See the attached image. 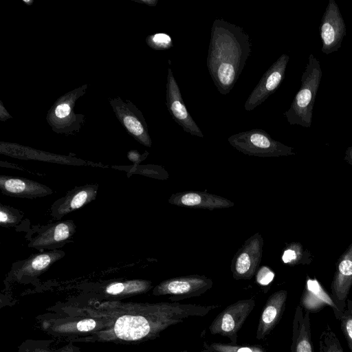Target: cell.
<instances>
[{
	"label": "cell",
	"instance_id": "obj_1",
	"mask_svg": "<svg viewBox=\"0 0 352 352\" xmlns=\"http://www.w3.org/2000/svg\"><path fill=\"white\" fill-rule=\"evenodd\" d=\"M250 38L242 28L223 19H216L211 27L206 64L220 94L230 93L251 55Z\"/></svg>",
	"mask_w": 352,
	"mask_h": 352
},
{
	"label": "cell",
	"instance_id": "obj_2",
	"mask_svg": "<svg viewBox=\"0 0 352 352\" xmlns=\"http://www.w3.org/2000/svg\"><path fill=\"white\" fill-rule=\"evenodd\" d=\"M218 305L160 302L138 306L132 314L124 315L115 322L116 336L126 341L156 337L170 326L193 316H204Z\"/></svg>",
	"mask_w": 352,
	"mask_h": 352
},
{
	"label": "cell",
	"instance_id": "obj_3",
	"mask_svg": "<svg viewBox=\"0 0 352 352\" xmlns=\"http://www.w3.org/2000/svg\"><path fill=\"white\" fill-rule=\"evenodd\" d=\"M321 78L322 69L320 62L311 54L301 77L300 88L290 107L284 113L290 124H298L306 128L311 126L315 98Z\"/></svg>",
	"mask_w": 352,
	"mask_h": 352
},
{
	"label": "cell",
	"instance_id": "obj_4",
	"mask_svg": "<svg viewBox=\"0 0 352 352\" xmlns=\"http://www.w3.org/2000/svg\"><path fill=\"white\" fill-rule=\"evenodd\" d=\"M234 148L245 155L271 157L294 155L293 148L274 140L263 129H252L234 134L228 138Z\"/></svg>",
	"mask_w": 352,
	"mask_h": 352
},
{
	"label": "cell",
	"instance_id": "obj_5",
	"mask_svg": "<svg viewBox=\"0 0 352 352\" xmlns=\"http://www.w3.org/2000/svg\"><path fill=\"white\" fill-rule=\"evenodd\" d=\"M254 299L239 300L223 310L209 327L212 335L229 338L234 343L236 334L255 306Z\"/></svg>",
	"mask_w": 352,
	"mask_h": 352
},
{
	"label": "cell",
	"instance_id": "obj_6",
	"mask_svg": "<svg viewBox=\"0 0 352 352\" xmlns=\"http://www.w3.org/2000/svg\"><path fill=\"white\" fill-rule=\"evenodd\" d=\"M263 239L256 232L248 238L234 255L231 272L236 280L251 279L256 273L262 258Z\"/></svg>",
	"mask_w": 352,
	"mask_h": 352
},
{
	"label": "cell",
	"instance_id": "obj_7",
	"mask_svg": "<svg viewBox=\"0 0 352 352\" xmlns=\"http://www.w3.org/2000/svg\"><path fill=\"white\" fill-rule=\"evenodd\" d=\"M212 280L204 275H189L165 280L153 289L156 296L170 295V299L199 296L212 287Z\"/></svg>",
	"mask_w": 352,
	"mask_h": 352
},
{
	"label": "cell",
	"instance_id": "obj_8",
	"mask_svg": "<svg viewBox=\"0 0 352 352\" xmlns=\"http://www.w3.org/2000/svg\"><path fill=\"white\" fill-rule=\"evenodd\" d=\"M289 60L287 54H282L265 72L245 101V110H253L277 89L285 78Z\"/></svg>",
	"mask_w": 352,
	"mask_h": 352
},
{
	"label": "cell",
	"instance_id": "obj_9",
	"mask_svg": "<svg viewBox=\"0 0 352 352\" xmlns=\"http://www.w3.org/2000/svg\"><path fill=\"white\" fill-rule=\"evenodd\" d=\"M346 33V25L338 4L334 0H329L320 25L322 52L328 55L338 51Z\"/></svg>",
	"mask_w": 352,
	"mask_h": 352
},
{
	"label": "cell",
	"instance_id": "obj_10",
	"mask_svg": "<svg viewBox=\"0 0 352 352\" xmlns=\"http://www.w3.org/2000/svg\"><path fill=\"white\" fill-rule=\"evenodd\" d=\"M166 104L174 121L181 126L185 132L204 138L202 131L186 107L179 87L170 67L168 69Z\"/></svg>",
	"mask_w": 352,
	"mask_h": 352
},
{
	"label": "cell",
	"instance_id": "obj_11",
	"mask_svg": "<svg viewBox=\"0 0 352 352\" xmlns=\"http://www.w3.org/2000/svg\"><path fill=\"white\" fill-rule=\"evenodd\" d=\"M351 286L352 243L338 260L331 285V296L338 309L340 318L344 310Z\"/></svg>",
	"mask_w": 352,
	"mask_h": 352
},
{
	"label": "cell",
	"instance_id": "obj_12",
	"mask_svg": "<svg viewBox=\"0 0 352 352\" xmlns=\"http://www.w3.org/2000/svg\"><path fill=\"white\" fill-rule=\"evenodd\" d=\"M168 202L172 205L190 208H202L210 210L228 208L234 206V203L221 196L207 192L188 190L174 193Z\"/></svg>",
	"mask_w": 352,
	"mask_h": 352
},
{
	"label": "cell",
	"instance_id": "obj_13",
	"mask_svg": "<svg viewBox=\"0 0 352 352\" xmlns=\"http://www.w3.org/2000/svg\"><path fill=\"white\" fill-rule=\"evenodd\" d=\"M98 188V184H86L74 188L52 205V215L56 219H60L85 206L96 199Z\"/></svg>",
	"mask_w": 352,
	"mask_h": 352
},
{
	"label": "cell",
	"instance_id": "obj_14",
	"mask_svg": "<svg viewBox=\"0 0 352 352\" xmlns=\"http://www.w3.org/2000/svg\"><path fill=\"white\" fill-rule=\"evenodd\" d=\"M0 189L2 193L8 196L32 199L52 193V189L37 182L6 175L0 176Z\"/></svg>",
	"mask_w": 352,
	"mask_h": 352
},
{
	"label": "cell",
	"instance_id": "obj_15",
	"mask_svg": "<svg viewBox=\"0 0 352 352\" xmlns=\"http://www.w3.org/2000/svg\"><path fill=\"white\" fill-rule=\"evenodd\" d=\"M76 232L72 220L58 221L50 225L36 236L29 246L39 250L52 248L65 243Z\"/></svg>",
	"mask_w": 352,
	"mask_h": 352
},
{
	"label": "cell",
	"instance_id": "obj_16",
	"mask_svg": "<svg viewBox=\"0 0 352 352\" xmlns=\"http://www.w3.org/2000/svg\"><path fill=\"white\" fill-rule=\"evenodd\" d=\"M287 292L279 290L267 299L261 313L256 331V338L260 340L267 336L280 320L285 310Z\"/></svg>",
	"mask_w": 352,
	"mask_h": 352
},
{
	"label": "cell",
	"instance_id": "obj_17",
	"mask_svg": "<svg viewBox=\"0 0 352 352\" xmlns=\"http://www.w3.org/2000/svg\"><path fill=\"white\" fill-rule=\"evenodd\" d=\"M121 104L120 107H114L120 122L139 142L151 147L152 142L147 124L141 112L133 104L129 106L121 102Z\"/></svg>",
	"mask_w": 352,
	"mask_h": 352
},
{
	"label": "cell",
	"instance_id": "obj_18",
	"mask_svg": "<svg viewBox=\"0 0 352 352\" xmlns=\"http://www.w3.org/2000/svg\"><path fill=\"white\" fill-rule=\"evenodd\" d=\"M299 305L309 312H316L327 305L330 306L333 310L336 318L338 320L340 319L339 313L331 296L316 278H307Z\"/></svg>",
	"mask_w": 352,
	"mask_h": 352
},
{
	"label": "cell",
	"instance_id": "obj_19",
	"mask_svg": "<svg viewBox=\"0 0 352 352\" xmlns=\"http://www.w3.org/2000/svg\"><path fill=\"white\" fill-rule=\"evenodd\" d=\"M309 313L300 305L296 308L292 325L291 352H314Z\"/></svg>",
	"mask_w": 352,
	"mask_h": 352
},
{
	"label": "cell",
	"instance_id": "obj_20",
	"mask_svg": "<svg viewBox=\"0 0 352 352\" xmlns=\"http://www.w3.org/2000/svg\"><path fill=\"white\" fill-rule=\"evenodd\" d=\"M64 252L54 250L32 255L23 261L16 272L22 276H34L44 272L53 263L63 257Z\"/></svg>",
	"mask_w": 352,
	"mask_h": 352
},
{
	"label": "cell",
	"instance_id": "obj_21",
	"mask_svg": "<svg viewBox=\"0 0 352 352\" xmlns=\"http://www.w3.org/2000/svg\"><path fill=\"white\" fill-rule=\"evenodd\" d=\"M151 287V283L146 280L115 282L106 287L105 292L110 295L137 294L145 292L149 290Z\"/></svg>",
	"mask_w": 352,
	"mask_h": 352
},
{
	"label": "cell",
	"instance_id": "obj_22",
	"mask_svg": "<svg viewBox=\"0 0 352 352\" xmlns=\"http://www.w3.org/2000/svg\"><path fill=\"white\" fill-rule=\"evenodd\" d=\"M308 252L303 249L301 243L292 242L283 250L281 259L283 263L289 265L308 264L311 261Z\"/></svg>",
	"mask_w": 352,
	"mask_h": 352
},
{
	"label": "cell",
	"instance_id": "obj_23",
	"mask_svg": "<svg viewBox=\"0 0 352 352\" xmlns=\"http://www.w3.org/2000/svg\"><path fill=\"white\" fill-rule=\"evenodd\" d=\"M319 349L320 352H344L338 337L329 324L320 336Z\"/></svg>",
	"mask_w": 352,
	"mask_h": 352
},
{
	"label": "cell",
	"instance_id": "obj_24",
	"mask_svg": "<svg viewBox=\"0 0 352 352\" xmlns=\"http://www.w3.org/2000/svg\"><path fill=\"white\" fill-rule=\"evenodd\" d=\"M339 320L342 331L352 352V300H346L344 310Z\"/></svg>",
	"mask_w": 352,
	"mask_h": 352
},
{
	"label": "cell",
	"instance_id": "obj_25",
	"mask_svg": "<svg viewBox=\"0 0 352 352\" xmlns=\"http://www.w3.org/2000/svg\"><path fill=\"white\" fill-rule=\"evenodd\" d=\"M23 218V214L15 208L0 205V225L2 227H10L16 225Z\"/></svg>",
	"mask_w": 352,
	"mask_h": 352
},
{
	"label": "cell",
	"instance_id": "obj_26",
	"mask_svg": "<svg viewBox=\"0 0 352 352\" xmlns=\"http://www.w3.org/2000/svg\"><path fill=\"white\" fill-rule=\"evenodd\" d=\"M147 44L155 50H166L171 48L173 42L171 36L166 33H156L146 38Z\"/></svg>",
	"mask_w": 352,
	"mask_h": 352
},
{
	"label": "cell",
	"instance_id": "obj_27",
	"mask_svg": "<svg viewBox=\"0 0 352 352\" xmlns=\"http://www.w3.org/2000/svg\"><path fill=\"white\" fill-rule=\"evenodd\" d=\"M137 173L144 175L150 177L166 179L168 178L169 175L168 172L162 167L158 165H144V166H135Z\"/></svg>",
	"mask_w": 352,
	"mask_h": 352
},
{
	"label": "cell",
	"instance_id": "obj_28",
	"mask_svg": "<svg viewBox=\"0 0 352 352\" xmlns=\"http://www.w3.org/2000/svg\"><path fill=\"white\" fill-rule=\"evenodd\" d=\"M210 347L217 352H264L259 346H242L213 343Z\"/></svg>",
	"mask_w": 352,
	"mask_h": 352
},
{
	"label": "cell",
	"instance_id": "obj_29",
	"mask_svg": "<svg viewBox=\"0 0 352 352\" xmlns=\"http://www.w3.org/2000/svg\"><path fill=\"white\" fill-rule=\"evenodd\" d=\"M274 276V272L268 266L263 265L256 273V281L260 285L267 286L273 281Z\"/></svg>",
	"mask_w": 352,
	"mask_h": 352
},
{
	"label": "cell",
	"instance_id": "obj_30",
	"mask_svg": "<svg viewBox=\"0 0 352 352\" xmlns=\"http://www.w3.org/2000/svg\"><path fill=\"white\" fill-rule=\"evenodd\" d=\"M72 107L67 101H63L57 104L54 109V116L56 120L65 121V119L71 117Z\"/></svg>",
	"mask_w": 352,
	"mask_h": 352
},
{
	"label": "cell",
	"instance_id": "obj_31",
	"mask_svg": "<svg viewBox=\"0 0 352 352\" xmlns=\"http://www.w3.org/2000/svg\"><path fill=\"white\" fill-rule=\"evenodd\" d=\"M97 324L93 319H84L76 323V330L82 332H87L93 330Z\"/></svg>",
	"mask_w": 352,
	"mask_h": 352
},
{
	"label": "cell",
	"instance_id": "obj_32",
	"mask_svg": "<svg viewBox=\"0 0 352 352\" xmlns=\"http://www.w3.org/2000/svg\"><path fill=\"white\" fill-rule=\"evenodd\" d=\"M148 155V153L146 152L143 155H141L137 151H131L129 153V157L130 160L134 162L136 164H138L142 160L145 159Z\"/></svg>",
	"mask_w": 352,
	"mask_h": 352
},
{
	"label": "cell",
	"instance_id": "obj_33",
	"mask_svg": "<svg viewBox=\"0 0 352 352\" xmlns=\"http://www.w3.org/2000/svg\"><path fill=\"white\" fill-rule=\"evenodd\" d=\"M344 159L352 166V146L346 149Z\"/></svg>",
	"mask_w": 352,
	"mask_h": 352
},
{
	"label": "cell",
	"instance_id": "obj_34",
	"mask_svg": "<svg viewBox=\"0 0 352 352\" xmlns=\"http://www.w3.org/2000/svg\"><path fill=\"white\" fill-rule=\"evenodd\" d=\"M141 2L146 3L150 6H155L157 3V0H144L141 1Z\"/></svg>",
	"mask_w": 352,
	"mask_h": 352
},
{
	"label": "cell",
	"instance_id": "obj_35",
	"mask_svg": "<svg viewBox=\"0 0 352 352\" xmlns=\"http://www.w3.org/2000/svg\"><path fill=\"white\" fill-rule=\"evenodd\" d=\"M182 352H186V351H182Z\"/></svg>",
	"mask_w": 352,
	"mask_h": 352
}]
</instances>
